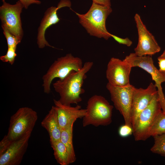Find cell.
<instances>
[{"label": "cell", "instance_id": "obj_12", "mask_svg": "<svg viewBox=\"0 0 165 165\" xmlns=\"http://www.w3.org/2000/svg\"><path fill=\"white\" fill-rule=\"evenodd\" d=\"M157 92L156 86L152 82L146 89L137 88L134 86L130 110L132 126L139 114L150 103Z\"/></svg>", "mask_w": 165, "mask_h": 165}, {"label": "cell", "instance_id": "obj_27", "mask_svg": "<svg viewBox=\"0 0 165 165\" xmlns=\"http://www.w3.org/2000/svg\"><path fill=\"white\" fill-rule=\"evenodd\" d=\"M158 64L160 71H165V58L158 57Z\"/></svg>", "mask_w": 165, "mask_h": 165}, {"label": "cell", "instance_id": "obj_8", "mask_svg": "<svg viewBox=\"0 0 165 165\" xmlns=\"http://www.w3.org/2000/svg\"><path fill=\"white\" fill-rule=\"evenodd\" d=\"M134 87L131 84L123 87L115 86L108 82L106 86L110 94L111 101L115 108L123 116L125 124L132 127L130 110Z\"/></svg>", "mask_w": 165, "mask_h": 165}, {"label": "cell", "instance_id": "obj_23", "mask_svg": "<svg viewBox=\"0 0 165 165\" xmlns=\"http://www.w3.org/2000/svg\"><path fill=\"white\" fill-rule=\"evenodd\" d=\"M133 128L131 126L124 124L119 127L118 133L123 138L128 137L133 134Z\"/></svg>", "mask_w": 165, "mask_h": 165}, {"label": "cell", "instance_id": "obj_18", "mask_svg": "<svg viewBox=\"0 0 165 165\" xmlns=\"http://www.w3.org/2000/svg\"><path fill=\"white\" fill-rule=\"evenodd\" d=\"M50 144L54 151V157L58 163L61 165H68L71 164L66 148L61 140Z\"/></svg>", "mask_w": 165, "mask_h": 165}, {"label": "cell", "instance_id": "obj_6", "mask_svg": "<svg viewBox=\"0 0 165 165\" xmlns=\"http://www.w3.org/2000/svg\"><path fill=\"white\" fill-rule=\"evenodd\" d=\"M162 110L157 92L150 103L140 113L132 125L133 134L135 141H145L149 138L150 129L156 117Z\"/></svg>", "mask_w": 165, "mask_h": 165}, {"label": "cell", "instance_id": "obj_7", "mask_svg": "<svg viewBox=\"0 0 165 165\" xmlns=\"http://www.w3.org/2000/svg\"><path fill=\"white\" fill-rule=\"evenodd\" d=\"M0 7L1 26L6 28L13 35L21 40L23 36L20 14L24 6L19 0L11 5L5 1Z\"/></svg>", "mask_w": 165, "mask_h": 165}, {"label": "cell", "instance_id": "obj_9", "mask_svg": "<svg viewBox=\"0 0 165 165\" xmlns=\"http://www.w3.org/2000/svg\"><path fill=\"white\" fill-rule=\"evenodd\" d=\"M132 67H140L149 74L157 90L159 101L160 103L165 102V97L163 92L161 84L165 82V78L161 72L155 66L152 57L150 56H139L135 53H130L124 59Z\"/></svg>", "mask_w": 165, "mask_h": 165}, {"label": "cell", "instance_id": "obj_16", "mask_svg": "<svg viewBox=\"0 0 165 165\" xmlns=\"http://www.w3.org/2000/svg\"><path fill=\"white\" fill-rule=\"evenodd\" d=\"M41 124L49 134L50 143L60 140L61 130L54 106L52 107L48 113L42 120Z\"/></svg>", "mask_w": 165, "mask_h": 165}, {"label": "cell", "instance_id": "obj_4", "mask_svg": "<svg viewBox=\"0 0 165 165\" xmlns=\"http://www.w3.org/2000/svg\"><path fill=\"white\" fill-rule=\"evenodd\" d=\"M83 66L81 59L74 57L71 53L58 58L42 77L44 92L46 94L50 93L51 84L54 79L58 78L59 79L62 80L72 71H79Z\"/></svg>", "mask_w": 165, "mask_h": 165}, {"label": "cell", "instance_id": "obj_26", "mask_svg": "<svg viewBox=\"0 0 165 165\" xmlns=\"http://www.w3.org/2000/svg\"><path fill=\"white\" fill-rule=\"evenodd\" d=\"M23 4L24 8L27 9L29 6L32 4H40V1L38 0H19Z\"/></svg>", "mask_w": 165, "mask_h": 165}, {"label": "cell", "instance_id": "obj_19", "mask_svg": "<svg viewBox=\"0 0 165 165\" xmlns=\"http://www.w3.org/2000/svg\"><path fill=\"white\" fill-rule=\"evenodd\" d=\"M165 134V113L161 110L156 117L149 132V136L154 137Z\"/></svg>", "mask_w": 165, "mask_h": 165}, {"label": "cell", "instance_id": "obj_1", "mask_svg": "<svg viewBox=\"0 0 165 165\" xmlns=\"http://www.w3.org/2000/svg\"><path fill=\"white\" fill-rule=\"evenodd\" d=\"M93 63L86 62L78 71H72L64 79H58L53 84L54 90L60 97L58 101L63 105L77 104L82 101L80 95L85 93L82 87L86 74L91 69Z\"/></svg>", "mask_w": 165, "mask_h": 165}, {"label": "cell", "instance_id": "obj_11", "mask_svg": "<svg viewBox=\"0 0 165 165\" xmlns=\"http://www.w3.org/2000/svg\"><path fill=\"white\" fill-rule=\"evenodd\" d=\"M132 68L124 60L111 58L107 64L106 72L108 82L113 86L119 87L130 84V76Z\"/></svg>", "mask_w": 165, "mask_h": 165}, {"label": "cell", "instance_id": "obj_25", "mask_svg": "<svg viewBox=\"0 0 165 165\" xmlns=\"http://www.w3.org/2000/svg\"><path fill=\"white\" fill-rule=\"evenodd\" d=\"M111 36L119 44L126 45L128 47L130 46L132 44V41L128 38H123L112 34H111Z\"/></svg>", "mask_w": 165, "mask_h": 165}, {"label": "cell", "instance_id": "obj_13", "mask_svg": "<svg viewBox=\"0 0 165 165\" xmlns=\"http://www.w3.org/2000/svg\"><path fill=\"white\" fill-rule=\"evenodd\" d=\"M71 5L69 0H61L57 7L52 6L46 11L38 29L37 44L39 48L42 49L46 46L55 48L50 45L46 40L45 36L46 31L50 26L60 21V19L57 14L58 9L64 7H70Z\"/></svg>", "mask_w": 165, "mask_h": 165}, {"label": "cell", "instance_id": "obj_20", "mask_svg": "<svg viewBox=\"0 0 165 165\" xmlns=\"http://www.w3.org/2000/svg\"><path fill=\"white\" fill-rule=\"evenodd\" d=\"M154 143L151 152L165 157V134L153 137Z\"/></svg>", "mask_w": 165, "mask_h": 165}, {"label": "cell", "instance_id": "obj_5", "mask_svg": "<svg viewBox=\"0 0 165 165\" xmlns=\"http://www.w3.org/2000/svg\"><path fill=\"white\" fill-rule=\"evenodd\" d=\"M38 117L36 112L31 108H19L10 117L8 133L6 135L7 138L13 142L31 133Z\"/></svg>", "mask_w": 165, "mask_h": 165}, {"label": "cell", "instance_id": "obj_22", "mask_svg": "<svg viewBox=\"0 0 165 165\" xmlns=\"http://www.w3.org/2000/svg\"><path fill=\"white\" fill-rule=\"evenodd\" d=\"M16 49L13 47H8L6 54L0 56L1 61L3 62L8 63L11 65H13L17 56Z\"/></svg>", "mask_w": 165, "mask_h": 165}, {"label": "cell", "instance_id": "obj_14", "mask_svg": "<svg viewBox=\"0 0 165 165\" xmlns=\"http://www.w3.org/2000/svg\"><path fill=\"white\" fill-rule=\"evenodd\" d=\"M31 133L12 142L6 151L0 155V165H19L26 152Z\"/></svg>", "mask_w": 165, "mask_h": 165}, {"label": "cell", "instance_id": "obj_15", "mask_svg": "<svg viewBox=\"0 0 165 165\" xmlns=\"http://www.w3.org/2000/svg\"><path fill=\"white\" fill-rule=\"evenodd\" d=\"M53 102L61 130L74 123L77 119L83 118L85 114L86 109H82L80 105H77L75 107L66 105L55 99H53Z\"/></svg>", "mask_w": 165, "mask_h": 165}, {"label": "cell", "instance_id": "obj_28", "mask_svg": "<svg viewBox=\"0 0 165 165\" xmlns=\"http://www.w3.org/2000/svg\"><path fill=\"white\" fill-rule=\"evenodd\" d=\"M93 2L103 6H111L110 0H92Z\"/></svg>", "mask_w": 165, "mask_h": 165}, {"label": "cell", "instance_id": "obj_10", "mask_svg": "<svg viewBox=\"0 0 165 165\" xmlns=\"http://www.w3.org/2000/svg\"><path fill=\"white\" fill-rule=\"evenodd\" d=\"M137 28L138 44L134 49L135 53L139 56H152L159 52L161 48L154 37L147 29L138 13L134 16Z\"/></svg>", "mask_w": 165, "mask_h": 165}, {"label": "cell", "instance_id": "obj_24", "mask_svg": "<svg viewBox=\"0 0 165 165\" xmlns=\"http://www.w3.org/2000/svg\"><path fill=\"white\" fill-rule=\"evenodd\" d=\"M12 142L7 138L6 135L4 137L0 142V155L6 151Z\"/></svg>", "mask_w": 165, "mask_h": 165}, {"label": "cell", "instance_id": "obj_30", "mask_svg": "<svg viewBox=\"0 0 165 165\" xmlns=\"http://www.w3.org/2000/svg\"><path fill=\"white\" fill-rule=\"evenodd\" d=\"M160 72L163 75L165 79V71H160Z\"/></svg>", "mask_w": 165, "mask_h": 165}, {"label": "cell", "instance_id": "obj_2", "mask_svg": "<svg viewBox=\"0 0 165 165\" xmlns=\"http://www.w3.org/2000/svg\"><path fill=\"white\" fill-rule=\"evenodd\" d=\"M112 11L111 6L101 5L93 2L88 11L85 14L75 13L79 23L90 35L108 40L111 34L106 27V21Z\"/></svg>", "mask_w": 165, "mask_h": 165}, {"label": "cell", "instance_id": "obj_29", "mask_svg": "<svg viewBox=\"0 0 165 165\" xmlns=\"http://www.w3.org/2000/svg\"><path fill=\"white\" fill-rule=\"evenodd\" d=\"M158 57L160 58H165V53H163Z\"/></svg>", "mask_w": 165, "mask_h": 165}, {"label": "cell", "instance_id": "obj_32", "mask_svg": "<svg viewBox=\"0 0 165 165\" xmlns=\"http://www.w3.org/2000/svg\"><path fill=\"white\" fill-rule=\"evenodd\" d=\"M163 53H165V50L163 52Z\"/></svg>", "mask_w": 165, "mask_h": 165}, {"label": "cell", "instance_id": "obj_31", "mask_svg": "<svg viewBox=\"0 0 165 165\" xmlns=\"http://www.w3.org/2000/svg\"><path fill=\"white\" fill-rule=\"evenodd\" d=\"M2 0L3 2H4L5 1V0Z\"/></svg>", "mask_w": 165, "mask_h": 165}, {"label": "cell", "instance_id": "obj_21", "mask_svg": "<svg viewBox=\"0 0 165 165\" xmlns=\"http://www.w3.org/2000/svg\"><path fill=\"white\" fill-rule=\"evenodd\" d=\"M3 33L7 41L8 47H13L16 48L18 44L21 40L11 33L5 27L2 26Z\"/></svg>", "mask_w": 165, "mask_h": 165}, {"label": "cell", "instance_id": "obj_3", "mask_svg": "<svg viewBox=\"0 0 165 165\" xmlns=\"http://www.w3.org/2000/svg\"><path fill=\"white\" fill-rule=\"evenodd\" d=\"M113 108V106L104 97L97 95L93 96L87 102L86 112L82 118L83 127L109 125L112 122Z\"/></svg>", "mask_w": 165, "mask_h": 165}, {"label": "cell", "instance_id": "obj_17", "mask_svg": "<svg viewBox=\"0 0 165 165\" xmlns=\"http://www.w3.org/2000/svg\"><path fill=\"white\" fill-rule=\"evenodd\" d=\"M74 123L71 124L61 131L60 140L65 146L69 155L71 164L76 160L73 143V126Z\"/></svg>", "mask_w": 165, "mask_h": 165}]
</instances>
